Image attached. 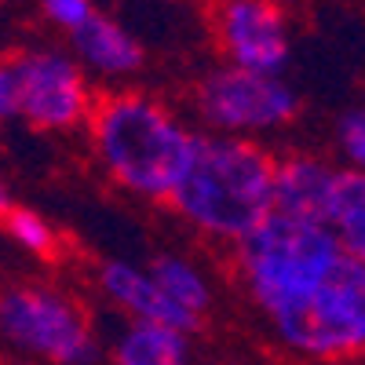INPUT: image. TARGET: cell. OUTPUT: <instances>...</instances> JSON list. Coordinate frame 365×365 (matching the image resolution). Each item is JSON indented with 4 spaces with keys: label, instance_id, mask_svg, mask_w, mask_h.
Returning <instances> with one entry per match:
<instances>
[{
    "label": "cell",
    "instance_id": "cell-1",
    "mask_svg": "<svg viewBox=\"0 0 365 365\" xmlns=\"http://www.w3.org/2000/svg\"><path fill=\"white\" fill-rule=\"evenodd\" d=\"M234 274L289 354L340 365L365 347V259L332 230L270 216L234 245Z\"/></svg>",
    "mask_w": 365,
    "mask_h": 365
},
{
    "label": "cell",
    "instance_id": "cell-2",
    "mask_svg": "<svg viewBox=\"0 0 365 365\" xmlns=\"http://www.w3.org/2000/svg\"><path fill=\"white\" fill-rule=\"evenodd\" d=\"M84 125L103 172L146 201H168L175 194L197 143V132L146 91H110L96 99Z\"/></svg>",
    "mask_w": 365,
    "mask_h": 365
},
{
    "label": "cell",
    "instance_id": "cell-3",
    "mask_svg": "<svg viewBox=\"0 0 365 365\" xmlns=\"http://www.w3.org/2000/svg\"><path fill=\"white\" fill-rule=\"evenodd\" d=\"M168 205L201 237L237 245L274 212V158L256 139L201 135Z\"/></svg>",
    "mask_w": 365,
    "mask_h": 365
},
{
    "label": "cell",
    "instance_id": "cell-4",
    "mask_svg": "<svg viewBox=\"0 0 365 365\" xmlns=\"http://www.w3.org/2000/svg\"><path fill=\"white\" fill-rule=\"evenodd\" d=\"M0 347L37 365H96L99 336L88 307L48 282L0 289Z\"/></svg>",
    "mask_w": 365,
    "mask_h": 365
},
{
    "label": "cell",
    "instance_id": "cell-5",
    "mask_svg": "<svg viewBox=\"0 0 365 365\" xmlns=\"http://www.w3.org/2000/svg\"><path fill=\"white\" fill-rule=\"evenodd\" d=\"M197 113L208 135L249 139L274 128H285L299 110L296 91L282 77H259L234 66L212 70L197 84Z\"/></svg>",
    "mask_w": 365,
    "mask_h": 365
},
{
    "label": "cell",
    "instance_id": "cell-6",
    "mask_svg": "<svg viewBox=\"0 0 365 365\" xmlns=\"http://www.w3.org/2000/svg\"><path fill=\"white\" fill-rule=\"evenodd\" d=\"M8 66L15 77V110L34 128L70 132L88 120L96 96H91V84L73 63V55L55 48H34L15 51Z\"/></svg>",
    "mask_w": 365,
    "mask_h": 365
},
{
    "label": "cell",
    "instance_id": "cell-7",
    "mask_svg": "<svg viewBox=\"0 0 365 365\" xmlns=\"http://www.w3.org/2000/svg\"><path fill=\"white\" fill-rule=\"evenodd\" d=\"M212 34L227 58V66L259 73V77H282L292 55V34L282 8L267 0H230L212 11Z\"/></svg>",
    "mask_w": 365,
    "mask_h": 365
},
{
    "label": "cell",
    "instance_id": "cell-8",
    "mask_svg": "<svg viewBox=\"0 0 365 365\" xmlns=\"http://www.w3.org/2000/svg\"><path fill=\"white\" fill-rule=\"evenodd\" d=\"M99 289L106 292L110 303H117L120 311L128 314V322H150V325H165L175 329L182 336L201 329L197 318H190L187 311H179L175 303L154 285V278L125 259H106L99 267Z\"/></svg>",
    "mask_w": 365,
    "mask_h": 365
},
{
    "label": "cell",
    "instance_id": "cell-9",
    "mask_svg": "<svg viewBox=\"0 0 365 365\" xmlns=\"http://www.w3.org/2000/svg\"><path fill=\"white\" fill-rule=\"evenodd\" d=\"M336 175L340 168L314 154L274 158V212L322 227L329 197L336 190Z\"/></svg>",
    "mask_w": 365,
    "mask_h": 365
},
{
    "label": "cell",
    "instance_id": "cell-10",
    "mask_svg": "<svg viewBox=\"0 0 365 365\" xmlns=\"http://www.w3.org/2000/svg\"><path fill=\"white\" fill-rule=\"evenodd\" d=\"M73 63L99 77H132L143 66V44L117 19L91 11L73 34Z\"/></svg>",
    "mask_w": 365,
    "mask_h": 365
},
{
    "label": "cell",
    "instance_id": "cell-11",
    "mask_svg": "<svg viewBox=\"0 0 365 365\" xmlns=\"http://www.w3.org/2000/svg\"><path fill=\"white\" fill-rule=\"evenodd\" d=\"M110 361L113 365H190V336L150 322H125V329L113 340Z\"/></svg>",
    "mask_w": 365,
    "mask_h": 365
},
{
    "label": "cell",
    "instance_id": "cell-12",
    "mask_svg": "<svg viewBox=\"0 0 365 365\" xmlns=\"http://www.w3.org/2000/svg\"><path fill=\"white\" fill-rule=\"evenodd\" d=\"M146 274L154 278V285L175 303L179 311H187L190 318L205 322V314L212 307V282L205 278V270L197 263L182 259L175 252H165L146 267Z\"/></svg>",
    "mask_w": 365,
    "mask_h": 365
},
{
    "label": "cell",
    "instance_id": "cell-13",
    "mask_svg": "<svg viewBox=\"0 0 365 365\" xmlns=\"http://www.w3.org/2000/svg\"><path fill=\"white\" fill-rule=\"evenodd\" d=\"M325 230L336 234V241L351 256H365V175L354 168H340L336 175V190L329 197L325 208Z\"/></svg>",
    "mask_w": 365,
    "mask_h": 365
},
{
    "label": "cell",
    "instance_id": "cell-14",
    "mask_svg": "<svg viewBox=\"0 0 365 365\" xmlns=\"http://www.w3.org/2000/svg\"><path fill=\"white\" fill-rule=\"evenodd\" d=\"M0 223H4L8 237L15 241V245H22L26 252H34L41 259H55L58 256V234H55V227L41 216V212L11 205L4 216H0Z\"/></svg>",
    "mask_w": 365,
    "mask_h": 365
},
{
    "label": "cell",
    "instance_id": "cell-15",
    "mask_svg": "<svg viewBox=\"0 0 365 365\" xmlns=\"http://www.w3.org/2000/svg\"><path fill=\"white\" fill-rule=\"evenodd\" d=\"M336 143L340 154L354 165V172L365 165V113L361 110H347L336 125Z\"/></svg>",
    "mask_w": 365,
    "mask_h": 365
},
{
    "label": "cell",
    "instance_id": "cell-16",
    "mask_svg": "<svg viewBox=\"0 0 365 365\" xmlns=\"http://www.w3.org/2000/svg\"><path fill=\"white\" fill-rule=\"evenodd\" d=\"M44 19L58 29H66V34H73V29L96 11V4H88V0H44Z\"/></svg>",
    "mask_w": 365,
    "mask_h": 365
},
{
    "label": "cell",
    "instance_id": "cell-17",
    "mask_svg": "<svg viewBox=\"0 0 365 365\" xmlns=\"http://www.w3.org/2000/svg\"><path fill=\"white\" fill-rule=\"evenodd\" d=\"M11 117H19V110H15V77H11V66L4 58V63H0V128H4Z\"/></svg>",
    "mask_w": 365,
    "mask_h": 365
},
{
    "label": "cell",
    "instance_id": "cell-18",
    "mask_svg": "<svg viewBox=\"0 0 365 365\" xmlns=\"http://www.w3.org/2000/svg\"><path fill=\"white\" fill-rule=\"evenodd\" d=\"M8 208H11V197H8V187H4V182H0V216H4Z\"/></svg>",
    "mask_w": 365,
    "mask_h": 365
}]
</instances>
